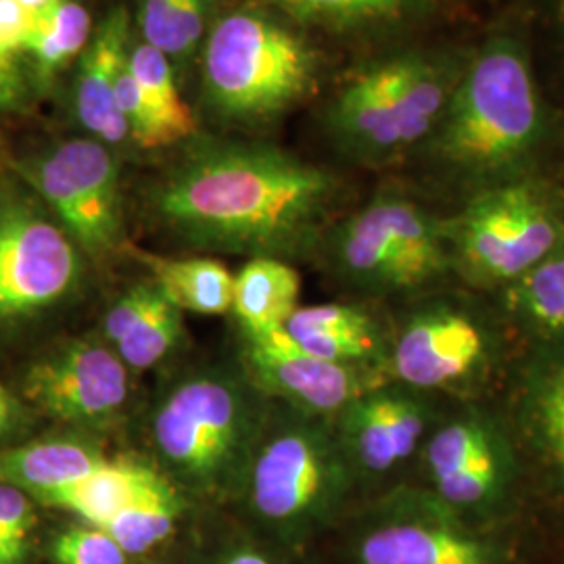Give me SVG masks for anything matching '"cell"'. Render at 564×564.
<instances>
[{"label":"cell","instance_id":"cb8c5ba5","mask_svg":"<svg viewBox=\"0 0 564 564\" xmlns=\"http://www.w3.org/2000/svg\"><path fill=\"white\" fill-rule=\"evenodd\" d=\"M130 69L139 82L149 118V132L142 149L153 151L191 139L197 130V121L182 101L170 59L158 48L141 42L130 51Z\"/></svg>","mask_w":564,"mask_h":564},{"label":"cell","instance_id":"d6986e66","mask_svg":"<svg viewBox=\"0 0 564 564\" xmlns=\"http://www.w3.org/2000/svg\"><path fill=\"white\" fill-rule=\"evenodd\" d=\"M107 460L93 445L74 440L18 445L0 449V484L20 487L36 500L44 494L78 484Z\"/></svg>","mask_w":564,"mask_h":564},{"label":"cell","instance_id":"e0dca14e","mask_svg":"<svg viewBox=\"0 0 564 564\" xmlns=\"http://www.w3.org/2000/svg\"><path fill=\"white\" fill-rule=\"evenodd\" d=\"M508 426L514 442L540 466L564 531V337L540 341L519 368Z\"/></svg>","mask_w":564,"mask_h":564},{"label":"cell","instance_id":"1f68e13d","mask_svg":"<svg viewBox=\"0 0 564 564\" xmlns=\"http://www.w3.org/2000/svg\"><path fill=\"white\" fill-rule=\"evenodd\" d=\"M160 297V289L153 281L139 282L126 293H121L120 300L107 310L102 318V337L109 347H113L121 337L137 324L142 314Z\"/></svg>","mask_w":564,"mask_h":564},{"label":"cell","instance_id":"4fadbf2b","mask_svg":"<svg viewBox=\"0 0 564 564\" xmlns=\"http://www.w3.org/2000/svg\"><path fill=\"white\" fill-rule=\"evenodd\" d=\"M78 245L41 207L0 195V323L39 314L80 282Z\"/></svg>","mask_w":564,"mask_h":564},{"label":"cell","instance_id":"6da1fadb","mask_svg":"<svg viewBox=\"0 0 564 564\" xmlns=\"http://www.w3.org/2000/svg\"><path fill=\"white\" fill-rule=\"evenodd\" d=\"M333 174L260 142H207L149 191V212L178 241L284 260L316 241L335 203Z\"/></svg>","mask_w":564,"mask_h":564},{"label":"cell","instance_id":"d6a6232c","mask_svg":"<svg viewBox=\"0 0 564 564\" xmlns=\"http://www.w3.org/2000/svg\"><path fill=\"white\" fill-rule=\"evenodd\" d=\"M34 15L18 0H0V59L13 61L28 48Z\"/></svg>","mask_w":564,"mask_h":564},{"label":"cell","instance_id":"ac0fdd59","mask_svg":"<svg viewBox=\"0 0 564 564\" xmlns=\"http://www.w3.org/2000/svg\"><path fill=\"white\" fill-rule=\"evenodd\" d=\"M130 18L128 11L113 9L99 23L80 55L76 76V113L82 126L102 144H120L130 139L128 123L121 116L116 84L128 53Z\"/></svg>","mask_w":564,"mask_h":564},{"label":"cell","instance_id":"4316f807","mask_svg":"<svg viewBox=\"0 0 564 564\" xmlns=\"http://www.w3.org/2000/svg\"><path fill=\"white\" fill-rule=\"evenodd\" d=\"M90 36V13L78 0H55L39 11L25 48L34 59L39 80H51L63 65L80 57Z\"/></svg>","mask_w":564,"mask_h":564},{"label":"cell","instance_id":"7a4b0ae2","mask_svg":"<svg viewBox=\"0 0 564 564\" xmlns=\"http://www.w3.org/2000/svg\"><path fill=\"white\" fill-rule=\"evenodd\" d=\"M547 141V113L523 44L496 36L468 57L426 158L473 193L529 176Z\"/></svg>","mask_w":564,"mask_h":564},{"label":"cell","instance_id":"d4e9b609","mask_svg":"<svg viewBox=\"0 0 564 564\" xmlns=\"http://www.w3.org/2000/svg\"><path fill=\"white\" fill-rule=\"evenodd\" d=\"M182 498L163 473H158L151 484L120 512L101 524L118 544L132 556H142L167 542L176 531L182 517Z\"/></svg>","mask_w":564,"mask_h":564},{"label":"cell","instance_id":"74e56055","mask_svg":"<svg viewBox=\"0 0 564 564\" xmlns=\"http://www.w3.org/2000/svg\"><path fill=\"white\" fill-rule=\"evenodd\" d=\"M0 564H18L13 561V556L9 554V550H7V545L2 542V538H0Z\"/></svg>","mask_w":564,"mask_h":564},{"label":"cell","instance_id":"f546056e","mask_svg":"<svg viewBox=\"0 0 564 564\" xmlns=\"http://www.w3.org/2000/svg\"><path fill=\"white\" fill-rule=\"evenodd\" d=\"M51 554L57 564H130L132 556L105 529L72 524L55 535Z\"/></svg>","mask_w":564,"mask_h":564},{"label":"cell","instance_id":"44dd1931","mask_svg":"<svg viewBox=\"0 0 564 564\" xmlns=\"http://www.w3.org/2000/svg\"><path fill=\"white\" fill-rule=\"evenodd\" d=\"M289 18L339 34L383 32L426 20L440 0H263Z\"/></svg>","mask_w":564,"mask_h":564},{"label":"cell","instance_id":"9c48e42d","mask_svg":"<svg viewBox=\"0 0 564 564\" xmlns=\"http://www.w3.org/2000/svg\"><path fill=\"white\" fill-rule=\"evenodd\" d=\"M421 456V487L464 521L479 527L523 523L519 447L498 414L470 402L445 412Z\"/></svg>","mask_w":564,"mask_h":564},{"label":"cell","instance_id":"5b68a950","mask_svg":"<svg viewBox=\"0 0 564 564\" xmlns=\"http://www.w3.org/2000/svg\"><path fill=\"white\" fill-rule=\"evenodd\" d=\"M468 57L408 51L364 67L326 109V128L345 155L393 162L433 137Z\"/></svg>","mask_w":564,"mask_h":564},{"label":"cell","instance_id":"e575fe53","mask_svg":"<svg viewBox=\"0 0 564 564\" xmlns=\"http://www.w3.org/2000/svg\"><path fill=\"white\" fill-rule=\"evenodd\" d=\"M25 101V88L13 61L0 59V111H15Z\"/></svg>","mask_w":564,"mask_h":564},{"label":"cell","instance_id":"8fae6325","mask_svg":"<svg viewBox=\"0 0 564 564\" xmlns=\"http://www.w3.org/2000/svg\"><path fill=\"white\" fill-rule=\"evenodd\" d=\"M500 358V335L475 305L433 300L403 318L389 345L387 375L426 393H466Z\"/></svg>","mask_w":564,"mask_h":564},{"label":"cell","instance_id":"ba28073f","mask_svg":"<svg viewBox=\"0 0 564 564\" xmlns=\"http://www.w3.org/2000/svg\"><path fill=\"white\" fill-rule=\"evenodd\" d=\"M444 224L452 270L484 289H505L564 247L561 195L531 174L473 193Z\"/></svg>","mask_w":564,"mask_h":564},{"label":"cell","instance_id":"7402d4cb","mask_svg":"<svg viewBox=\"0 0 564 564\" xmlns=\"http://www.w3.org/2000/svg\"><path fill=\"white\" fill-rule=\"evenodd\" d=\"M132 256L149 270L163 297L181 312L205 316L226 314L232 307L235 274L212 258H163L132 249Z\"/></svg>","mask_w":564,"mask_h":564},{"label":"cell","instance_id":"2e32d148","mask_svg":"<svg viewBox=\"0 0 564 564\" xmlns=\"http://www.w3.org/2000/svg\"><path fill=\"white\" fill-rule=\"evenodd\" d=\"M23 393L46 416L61 423L107 426L128 402V366L107 343H67L30 368Z\"/></svg>","mask_w":564,"mask_h":564},{"label":"cell","instance_id":"8992f818","mask_svg":"<svg viewBox=\"0 0 564 564\" xmlns=\"http://www.w3.org/2000/svg\"><path fill=\"white\" fill-rule=\"evenodd\" d=\"M337 529L339 564H533L540 554L524 521L468 523L421 485L384 494Z\"/></svg>","mask_w":564,"mask_h":564},{"label":"cell","instance_id":"f35d334b","mask_svg":"<svg viewBox=\"0 0 564 564\" xmlns=\"http://www.w3.org/2000/svg\"><path fill=\"white\" fill-rule=\"evenodd\" d=\"M561 15H563L564 20V0H561Z\"/></svg>","mask_w":564,"mask_h":564},{"label":"cell","instance_id":"5bb4252c","mask_svg":"<svg viewBox=\"0 0 564 564\" xmlns=\"http://www.w3.org/2000/svg\"><path fill=\"white\" fill-rule=\"evenodd\" d=\"M435 402V393L389 381L343 408L333 424L360 485L383 479L421 454L444 416Z\"/></svg>","mask_w":564,"mask_h":564},{"label":"cell","instance_id":"30bf717a","mask_svg":"<svg viewBox=\"0 0 564 564\" xmlns=\"http://www.w3.org/2000/svg\"><path fill=\"white\" fill-rule=\"evenodd\" d=\"M330 262L360 291L403 293L452 272L444 220L419 203L379 195L333 232Z\"/></svg>","mask_w":564,"mask_h":564},{"label":"cell","instance_id":"3957f363","mask_svg":"<svg viewBox=\"0 0 564 564\" xmlns=\"http://www.w3.org/2000/svg\"><path fill=\"white\" fill-rule=\"evenodd\" d=\"M358 485L333 419L270 400L237 491L263 542L300 554L354 512Z\"/></svg>","mask_w":564,"mask_h":564},{"label":"cell","instance_id":"f1b7e54d","mask_svg":"<svg viewBox=\"0 0 564 564\" xmlns=\"http://www.w3.org/2000/svg\"><path fill=\"white\" fill-rule=\"evenodd\" d=\"M182 312L160 297L142 314L137 324L111 349L132 370H149L162 364L182 339Z\"/></svg>","mask_w":564,"mask_h":564},{"label":"cell","instance_id":"8d00e7d4","mask_svg":"<svg viewBox=\"0 0 564 564\" xmlns=\"http://www.w3.org/2000/svg\"><path fill=\"white\" fill-rule=\"evenodd\" d=\"M21 7H25L28 11H32V13H39L42 9H46L48 4H53L55 0H18Z\"/></svg>","mask_w":564,"mask_h":564},{"label":"cell","instance_id":"7c38bea8","mask_svg":"<svg viewBox=\"0 0 564 564\" xmlns=\"http://www.w3.org/2000/svg\"><path fill=\"white\" fill-rule=\"evenodd\" d=\"M21 172L78 249L105 258L120 247V167L107 144L95 139L59 142L23 163Z\"/></svg>","mask_w":564,"mask_h":564},{"label":"cell","instance_id":"52a82bcc","mask_svg":"<svg viewBox=\"0 0 564 564\" xmlns=\"http://www.w3.org/2000/svg\"><path fill=\"white\" fill-rule=\"evenodd\" d=\"M318 82L312 46L270 15L239 9L218 21L203 51L205 102L223 120H270Z\"/></svg>","mask_w":564,"mask_h":564},{"label":"cell","instance_id":"603a6c76","mask_svg":"<svg viewBox=\"0 0 564 564\" xmlns=\"http://www.w3.org/2000/svg\"><path fill=\"white\" fill-rule=\"evenodd\" d=\"M158 470L132 460H107L78 484L44 494L34 502L72 512L82 523L101 527L130 505Z\"/></svg>","mask_w":564,"mask_h":564},{"label":"cell","instance_id":"277c9868","mask_svg":"<svg viewBox=\"0 0 564 564\" xmlns=\"http://www.w3.org/2000/svg\"><path fill=\"white\" fill-rule=\"evenodd\" d=\"M268 405L245 370L207 368L172 384L151 414L165 477L203 496L239 491Z\"/></svg>","mask_w":564,"mask_h":564},{"label":"cell","instance_id":"836d02e7","mask_svg":"<svg viewBox=\"0 0 564 564\" xmlns=\"http://www.w3.org/2000/svg\"><path fill=\"white\" fill-rule=\"evenodd\" d=\"M286 556L291 554L268 542L237 538L220 545L207 564H293Z\"/></svg>","mask_w":564,"mask_h":564},{"label":"cell","instance_id":"ffe728a7","mask_svg":"<svg viewBox=\"0 0 564 564\" xmlns=\"http://www.w3.org/2000/svg\"><path fill=\"white\" fill-rule=\"evenodd\" d=\"M302 279L291 263L251 258L235 274L232 307L242 335L281 330L300 307Z\"/></svg>","mask_w":564,"mask_h":564},{"label":"cell","instance_id":"9a60e30c","mask_svg":"<svg viewBox=\"0 0 564 564\" xmlns=\"http://www.w3.org/2000/svg\"><path fill=\"white\" fill-rule=\"evenodd\" d=\"M242 370L268 400L305 414L335 419L347 403L389 383L383 366L321 360L289 337L286 328L242 335Z\"/></svg>","mask_w":564,"mask_h":564},{"label":"cell","instance_id":"484cf974","mask_svg":"<svg viewBox=\"0 0 564 564\" xmlns=\"http://www.w3.org/2000/svg\"><path fill=\"white\" fill-rule=\"evenodd\" d=\"M506 312L540 341L564 337V247L502 289Z\"/></svg>","mask_w":564,"mask_h":564},{"label":"cell","instance_id":"4dcf8cb0","mask_svg":"<svg viewBox=\"0 0 564 564\" xmlns=\"http://www.w3.org/2000/svg\"><path fill=\"white\" fill-rule=\"evenodd\" d=\"M36 521L34 498L20 487L0 484V538L18 564L28 558V545Z\"/></svg>","mask_w":564,"mask_h":564},{"label":"cell","instance_id":"d590c367","mask_svg":"<svg viewBox=\"0 0 564 564\" xmlns=\"http://www.w3.org/2000/svg\"><path fill=\"white\" fill-rule=\"evenodd\" d=\"M20 423V405L15 398L0 384V437L11 433Z\"/></svg>","mask_w":564,"mask_h":564},{"label":"cell","instance_id":"83f0119b","mask_svg":"<svg viewBox=\"0 0 564 564\" xmlns=\"http://www.w3.org/2000/svg\"><path fill=\"white\" fill-rule=\"evenodd\" d=\"M212 0H139L142 39L170 57H184L205 34Z\"/></svg>","mask_w":564,"mask_h":564}]
</instances>
